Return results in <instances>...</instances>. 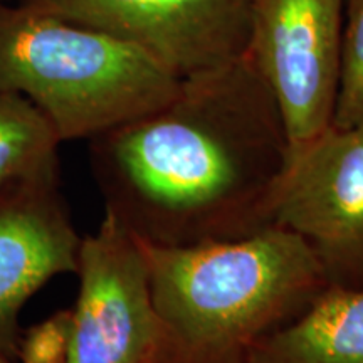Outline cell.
Wrapping results in <instances>:
<instances>
[{"instance_id": "6da1fadb", "label": "cell", "mask_w": 363, "mask_h": 363, "mask_svg": "<svg viewBox=\"0 0 363 363\" xmlns=\"http://www.w3.org/2000/svg\"><path fill=\"white\" fill-rule=\"evenodd\" d=\"M288 157L278 103L247 52L184 78L157 111L91 140L104 211L140 240L165 247L271 227Z\"/></svg>"}, {"instance_id": "7a4b0ae2", "label": "cell", "mask_w": 363, "mask_h": 363, "mask_svg": "<svg viewBox=\"0 0 363 363\" xmlns=\"http://www.w3.org/2000/svg\"><path fill=\"white\" fill-rule=\"evenodd\" d=\"M140 242L163 328L162 363H247L261 340L330 288L305 240L281 225L190 247Z\"/></svg>"}, {"instance_id": "3957f363", "label": "cell", "mask_w": 363, "mask_h": 363, "mask_svg": "<svg viewBox=\"0 0 363 363\" xmlns=\"http://www.w3.org/2000/svg\"><path fill=\"white\" fill-rule=\"evenodd\" d=\"M180 81L115 35L29 7L0 11V91L29 98L61 143L93 140L157 111Z\"/></svg>"}, {"instance_id": "277c9868", "label": "cell", "mask_w": 363, "mask_h": 363, "mask_svg": "<svg viewBox=\"0 0 363 363\" xmlns=\"http://www.w3.org/2000/svg\"><path fill=\"white\" fill-rule=\"evenodd\" d=\"M272 225L305 240L330 288L363 289V126L289 148Z\"/></svg>"}, {"instance_id": "5b68a950", "label": "cell", "mask_w": 363, "mask_h": 363, "mask_svg": "<svg viewBox=\"0 0 363 363\" xmlns=\"http://www.w3.org/2000/svg\"><path fill=\"white\" fill-rule=\"evenodd\" d=\"M67 363H162L163 328L140 239L111 212L81 238Z\"/></svg>"}, {"instance_id": "8992f818", "label": "cell", "mask_w": 363, "mask_h": 363, "mask_svg": "<svg viewBox=\"0 0 363 363\" xmlns=\"http://www.w3.org/2000/svg\"><path fill=\"white\" fill-rule=\"evenodd\" d=\"M343 12L345 0H251L247 54L278 103L289 148L333 121Z\"/></svg>"}, {"instance_id": "52a82bcc", "label": "cell", "mask_w": 363, "mask_h": 363, "mask_svg": "<svg viewBox=\"0 0 363 363\" xmlns=\"http://www.w3.org/2000/svg\"><path fill=\"white\" fill-rule=\"evenodd\" d=\"M29 9L143 49L179 79L242 57L251 0H30Z\"/></svg>"}, {"instance_id": "ba28073f", "label": "cell", "mask_w": 363, "mask_h": 363, "mask_svg": "<svg viewBox=\"0 0 363 363\" xmlns=\"http://www.w3.org/2000/svg\"><path fill=\"white\" fill-rule=\"evenodd\" d=\"M61 175L0 190V357L16 360L21 313L35 293L74 274L81 238L61 195Z\"/></svg>"}, {"instance_id": "9c48e42d", "label": "cell", "mask_w": 363, "mask_h": 363, "mask_svg": "<svg viewBox=\"0 0 363 363\" xmlns=\"http://www.w3.org/2000/svg\"><path fill=\"white\" fill-rule=\"evenodd\" d=\"M247 363H363V289L326 288L291 323L261 340Z\"/></svg>"}, {"instance_id": "30bf717a", "label": "cell", "mask_w": 363, "mask_h": 363, "mask_svg": "<svg viewBox=\"0 0 363 363\" xmlns=\"http://www.w3.org/2000/svg\"><path fill=\"white\" fill-rule=\"evenodd\" d=\"M61 140L44 113L16 91H0V190L34 177L59 175Z\"/></svg>"}, {"instance_id": "8fae6325", "label": "cell", "mask_w": 363, "mask_h": 363, "mask_svg": "<svg viewBox=\"0 0 363 363\" xmlns=\"http://www.w3.org/2000/svg\"><path fill=\"white\" fill-rule=\"evenodd\" d=\"M331 126H363V0H345L338 94Z\"/></svg>"}, {"instance_id": "7c38bea8", "label": "cell", "mask_w": 363, "mask_h": 363, "mask_svg": "<svg viewBox=\"0 0 363 363\" xmlns=\"http://www.w3.org/2000/svg\"><path fill=\"white\" fill-rule=\"evenodd\" d=\"M71 310H59L21 331L16 363H67Z\"/></svg>"}, {"instance_id": "4fadbf2b", "label": "cell", "mask_w": 363, "mask_h": 363, "mask_svg": "<svg viewBox=\"0 0 363 363\" xmlns=\"http://www.w3.org/2000/svg\"><path fill=\"white\" fill-rule=\"evenodd\" d=\"M0 363H16L11 358H6V357H0Z\"/></svg>"}]
</instances>
